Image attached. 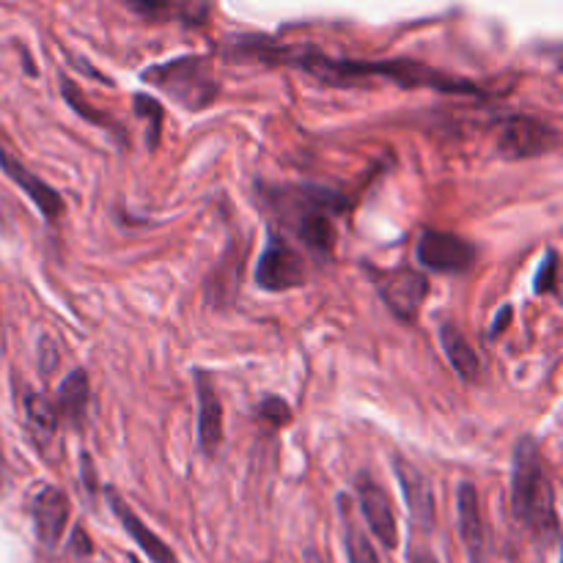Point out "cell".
Returning <instances> with one entry per match:
<instances>
[{
  "label": "cell",
  "instance_id": "6da1fadb",
  "mask_svg": "<svg viewBox=\"0 0 563 563\" xmlns=\"http://www.w3.org/2000/svg\"><path fill=\"white\" fill-rule=\"evenodd\" d=\"M231 49L251 58L267 60V64H289L295 69L306 71L313 80L324 82L333 88H357L363 82L388 80L394 86L405 88V91H416V88H432L440 93H462V97H484L482 88L476 82L465 80V77L445 75V71L432 69V66L421 64V60L410 58H388V60H355V58H330V55L319 53V49L302 47H280L273 38L264 36H234L231 38Z\"/></svg>",
  "mask_w": 563,
  "mask_h": 563
},
{
  "label": "cell",
  "instance_id": "7a4b0ae2",
  "mask_svg": "<svg viewBox=\"0 0 563 563\" xmlns=\"http://www.w3.org/2000/svg\"><path fill=\"white\" fill-rule=\"evenodd\" d=\"M258 201L273 212V218L289 231L317 262H330L339 240L335 218L346 212L350 201L341 190L308 181L269 185L256 181Z\"/></svg>",
  "mask_w": 563,
  "mask_h": 563
},
{
  "label": "cell",
  "instance_id": "3957f363",
  "mask_svg": "<svg viewBox=\"0 0 563 563\" xmlns=\"http://www.w3.org/2000/svg\"><path fill=\"white\" fill-rule=\"evenodd\" d=\"M511 515L542 548L559 544L561 522L555 487L544 454L533 438H520L511 456Z\"/></svg>",
  "mask_w": 563,
  "mask_h": 563
},
{
  "label": "cell",
  "instance_id": "277c9868",
  "mask_svg": "<svg viewBox=\"0 0 563 563\" xmlns=\"http://www.w3.org/2000/svg\"><path fill=\"white\" fill-rule=\"evenodd\" d=\"M141 80L157 88L187 113H201L218 99V80L207 55H179V58L159 60L141 71Z\"/></svg>",
  "mask_w": 563,
  "mask_h": 563
},
{
  "label": "cell",
  "instance_id": "5b68a950",
  "mask_svg": "<svg viewBox=\"0 0 563 563\" xmlns=\"http://www.w3.org/2000/svg\"><path fill=\"white\" fill-rule=\"evenodd\" d=\"M302 284H306V262L284 234L269 229L256 262V286L269 295H278V291L300 289Z\"/></svg>",
  "mask_w": 563,
  "mask_h": 563
},
{
  "label": "cell",
  "instance_id": "8992f818",
  "mask_svg": "<svg viewBox=\"0 0 563 563\" xmlns=\"http://www.w3.org/2000/svg\"><path fill=\"white\" fill-rule=\"evenodd\" d=\"M368 273H372L374 289H377L385 308H388L399 322H416L418 313H421V306L429 297L427 275L418 273V269L412 267H396L388 269V273H379V269L368 267Z\"/></svg>",
  "mask_w": 563,
  "mask_h": 563
},
{
  "label": "cell",
  "instance_id": "52a82bcc",
  "mask_svg": "<svg viewBox=\"0 0 563 563\" xmlns=\"http://www.w3.org/2000/svg\"><path fill=\"white\" fill-rule=\"evenodd\" d=\"M559 146V130L533 115H509L500 121L498 154L504 159H531Z\"/></svg>",
  "mask_w": 563,
  "mask_h": 563
},
{
  "label": "cell",
  "instance_id": "ba28073f",
  "mask_svg": "<svg viewBox=\"0 0 563 563\" xmlns=\"http://www.w3.org/2000/svg\"><path fill=\"white\" fill-rule=\"evenodd\" d=\"M416 258L423 269H432L438 275H460L476 264L478 247L465 236L449 234V231H423Z\"/></svg>",
  "mask_w": 563,
  "mask_h": 563
},
{
  "label": "cell",
  "instance_id": "9c48e42d",
  "mask_svg": "<svg viewBox=\"0 0 563 563\" xmlns=\"http://www.w3.org/2000/svg\"><path fill=\"white\" fill-rule=\"evenodd\" d=\"M355 495L363 520L372 528L374 537L379 539V544L385 550L399 548V522H396L394 504H390V495L385 493L383 484L372 473L361 471L355 476Z\"/></svg>",
  "mask_w": 563,
  "mask_h": 563
},
{
  "label": "cell",
  "instance_id": "30bf717a",
  "mask_svg": "<svg viewBox=\"0 0 563 563\" xmlns=\"http://www.w3.org/2000/svg\"><path fill=\"white\" fill-rule=\"evenodd\" d=\"M71 504L66 498L64 489L53 487V484H42L31 498V520L36 542L44 550L58 548L60 537H64L66 526H69Z\"/></svg>",
  "mask_w": 563,
  "mask_h": 563
},
{
  "label": "cell",
  "instance_id": "8fae6325",
  "mask_svg": "<svg viewBox=\"0 0 563 563\" xmlns=\"http://www.w3.org/2000/svg\"><path fill=\"white\" fill-rule=\"evenodd\" d=\"M394 473L396 482H399L401 495H405L407 511H410L412 526L421 533L434 531V520H438V506H434V489L432 482L418 471L412 462H407L405 456H396L394 460Z\"/></svg>",
  "mask_w": 563,
  "mask_h": 563
},
{
  "label": "cell",
  "instance_id": "7c38bea8",
  "mask_svg": "<svg viewBox=\"0 0 563 563\" xmlns=\"http://www.w3.org/2000/svg\"><path fill=\"white\" fill-rule=\"evenodd\" d=\"M0 170H3V174L9 176V179L14 181V185L20 187L27 198H31V203L38 209V212H42V218L47 220V223H55V220L64 218L66 214L64 196H60L53 185H47L42 176H36L33 170H27L25 165H22L20 159H16L14 154L3 146H0Z\"/></svg>",
  "mask_w": 563,
  "mask_h": 563
},
{
  "label": "cell",
  "instance_id": "4fadbf2b",
  "mask_svg": "<svg viewBox=\"0 0 563 563\" xmlns=\"http://www.w3.org/2000/svg\"><path fill=\"white\" fill-rule=\"evenodd\" d=\"M192 383H196L198 396V449L203 456H214L223 445V405H220L218 388L207 368H196Z\"/></svg>",
  "mask_w": 563,
  "mask_h": 563
},
{
  "label": "cell",
  "instance_id": "5bb4252c",
  "mask_svg": "<svg viewBox=\"0 0 563 563\" xmlns=\"http://www.w3.org/2000/svg\"><path fill=\"white\" fill-rule=\"evenodd\" d=\"M104 500H108L110 511H113V517L119 520V526L124 528L126 537L137 544V550H141L148 561L152 563H179L174 550H170L168 544H165L163 539H159L157 533H154L152 528H148L146 522L135 515V509H132V506L121 498L119 489L104 487Z\"/></svg>",
  "mask_w": 563,
  "mask_h": 563
},
{
  "label": "cell",
  "instance_id": "9a60e30c",
  "mask_svg": "<svg viewBox=\"0 0 563 563\" xmlns=\"http://www.w3.org/2000/svg\"><path fill=\"white\" fill-rule=\"evenodd\" d=\"M456 517H460V537L465 544L467 563H493L489 561V537L482 515V498H478V489L473 484H460Z\"/></svg>",
  "mask_w": 563,
  "mask_h": 563
},
{
  "label": "cell",
  "instance_id": "2e32d148",
  "mask_svg": "<svg viewBox=\"0 0 563 563\" xmlns=\"http://www.w3.org/2000/svg\"><path fill=\"white\" fill-rule=\"evenodd\" d=\"M88 405H91V383H88V374L82 372V368H71V372L60 379L58 394H55L53 399L58 421L77 432V429L86 427Z\"/></svg>",
  "mask_w": 563,
  "mask_h": 563
},
{
  "label": "cell",
  "instance_id": "e0dca14e",
  "mask_svg": "<svg viewBox=\"0 0 563 563\" xmlns=\"http://www.w3.org/2000/svg\"><path fill=\"white\" fill-rule=\"evenodd\" d=\"M440 344H443V352L451 366H454V372L465 383H476L482 377V357H478V352L473 350V344L465 339V333L456 324H440Z\"/></svg>",
  "mask_w": 563,
  "mask_h": 563
},
{
  "label": "cell",
  "instance_id": "ac0fdd59",
  "mask_svg": "<svg viewBox=\"0 0 563 563\" xmlns=\"http://www.w3.org/2000/svg\"><path fill=\"white\" fill-rule=\"evenodd\" d=\"M126 11L148 22L179 20L185 25H201L209 16L207 3H154V0H126Z\"/></svg>",
  "mask_w": 563,
  "mask_h": 563
},
{
  "label": "cell",
  "instance_id": "d6986e66",
  "mask_svg": "<svg viewBox=\"0 0 563 563\" xmlns=\"http://www.w3.org/2000/svg\"><path fill=\"white\" fill-rule=\"evenodd\" d=\"M22 412H25V427L27 432H31L33 443H38L42 449L53 443L55 432H58L60 427L53 401H49L47 396L33 394L31 390V394H25V399H22Z\"/></svg>",
  "mask_w": 563,
  "mask_h": 563
},
{
  "label": "cell",
  "instance_id": "ffe728a7",
  "mask_svg": "<svg viewBox=\"0 0 563 563\" xmlns=\"http://www.w3.org/2000/svg\"><path fill=\"white\" fill-rule=\"evenodd\" d=\"M58 82H60V97H64V102L69 104V108L75 110V113L80 115V119L86 121V124L99 126V130L110 132V135H115V137H119V141H124V135H121V124H119V121L110 119V115L102 113V110H99V108H93V104L88 102L86 93H82L80 88H77L75 82L69 80V77L60 75Z\"/></svg>",
  "mask_w": 563,
  "mask_h": 563
},
{
  "label": "cell",
  "instance_id": "44dd1931",
  "mask_svg": "<svg viewBox=\"0 0 563 563\" xmlns=\"http://www.w3.org/2000/svg\"><path fill=\"white\" fill-rule=\"evenodd\" d=\"M341 506V517H344V550H346V561L350 563H379L377 550H374L372 539L355 526L350 515V500L339 498Z\"/></svg>",
  "mask_w": 563,
  "mask_h": 563
},
{
  "label": "cell",
  "instance_id": "7402d4cb",
  "mask_svg": "<svg viewBox=\"0 0 563 563\" xmlns=\"http://www.w3.org/2000/svg\"><path fill=\"white\" fill-rule=\"evenodd\" d=\"M132 104H135L137 119L148 121L146 143H148V148H152V152H154V148L159 146V132H163V121H165L163 104H159L157 99L152 97V93H135Z\"/></svg>",
  "mask_w": 563,
  "mask_h": 563
},
{
  "label": "cell",
  "instance_id": "603a6c76",
  "mask_svg": "<svg viewBox=\"0 0 563 563\" xmlns=\"http://www.w3.org/2000/svg\"><path fill=\"white\" fill-rule=\"evenodd\" d=\"M533 291L537 295H555L559 291V253L553 247L544 253V262L539 264L537 275H533Z\"/></svg>",
  "mask_w": 563,
  "mask_h": 563
},
{
  "label": "cell",
  "instance_id": "cb8c5ba5",
  "mask_svg": "<svg viewBox=\"0 0 563 563\" xmlns=\"http://www.w3.org/2000/svg\"><path fill=\"white\" fill-rule=\"evenodd\" d=\"M258 418L273 423V427H286V423H291V407L280 396H267V399L258 401Z\"/></svg>",
  "mask_w": 563,
  "mask_h": 563
},
{
  "label": "cell",
  "instance_id": "d4e9b609",
  "mask_svg": "<svg viewBox=\"0 0 563 563\" xmlns=\"http://www.w3.org/2000/svg\"><path fill=\"white\" fill-rule=\"evenodd\" d=\"M36 355H38V372H42V377H49V374L58 368L60 363V355H58V344H55L53 339H49L47 333L38 339L36 344Z\"/></svg>",
  "mask_w": 563,
  "mask_h": 563
},
{
  "label": "cell",
  "instance_id": "484cf974",
  "mask_svg": "<svg viewBox=\"0 0 563 563\" xmlns=\"http://www.w3.org/2000/svg\"><path fill=\"white\" fill-rule=\"evenodd\" d=\"M80 484L88 489L91 495L99 493V476H97V467H93L91 456L80 454Z\"/></svg>",
  "mask_w": 563,
  "mask_h": 563
},
{
  "label": "cell",
  "instance_id": "4316f807",
  "mask_svg": "<svg viewBox=\"0 0 563 563\" xmlns=\"http://www.w3.org/2000/svg\"><path fill=\"white\" fill-rule=\"evenodd\" d=\"M509 322H511V308L506 306L504 311H500V319L495 317L493 328H489V335H493V339H495V335H500V333H504V328H506V324H509Z\"/></svg>",
  "mask_w": 563,
  "mask_h": 563
},
{
  "label": "cell",
  "instance_id": "83f0119b",
  "mask_svg": "<svg viewBox=\"0 0 563 563\" xmlns=\"http://www.w3.org/2000/svg\"><path fill=\"white\" fill-rule=\"evenodd\" d=\"M407 561L410 563H438V559H434L427 548H412L410 555H407Z\"/></svg>",
  "mask_w": 563,
  "mask_h": 563
},
{
  "label": "cell",
  "instance_id": "f1b7e54d",
  "mask_svg": "<svg viewBox=\"0 0 563 563\" xmlns=\"http://www.w3.org/2000/svg\"><path fill=\"white\" fill-rule=\"evenodd\" d=\"M130 563H141V561H137V559H135V555H132V559H130Z\"/></svg>",
  "mask_w": 563,
  "mask_h": 563
}]
</instances>
